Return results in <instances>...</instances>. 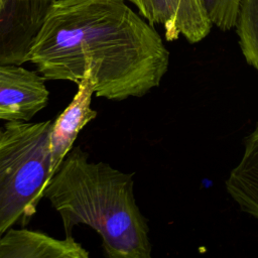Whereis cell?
Returning a JSON list of instances; mask_svg holds the SVG:
<instances>
[{"label":"cell","mask_w":258,"mask_h":258,"mask_svg":"<svg viewBox=\"0 0 258 258\" xmlns=\"http://www.w3.org/2000/svg\"><path fill=\"white\" fill-rule=\"evenodd\" d=\"M73 237L57 240L43 233L9 228L0 236V258H88Z\"/></svg>","instance_id":"ba28073f"},{"label":"cell","mask_w":258,"mask_h":258,"mask_svg":"<svg viewBox=\"0 0 258 258\" xmlns=\"http://www.w3.org/2000/svg\"><path fill=\"white\" fill-rule=\"evenodd\" d=\"M53 0H0V63L20 66L30 50Z\"/></svg>","instance_id":"277c9868"},{"label":"cell","mask_w":258,"mask_h":258,"mask_svg":"<svg viewBox=\"0 0 258 258\" xmlns=\"http://www.w3.org/2000/svg\"><path fill=\"white\" fill-rule=\"evenodd\" d=\"M29 61L45 80L90 77L94 94L121 101L158 87L169 52L125 0H53Z\"/></svg>","instance_id":"6da1fadb"},{"label":"cell","mask_w":258,"mask_h":258,"mask_svg":"<svg viewBox=\"0 0 258 258\" xmlns=\"http://www.w3.org/2000/svg\"><path fill=\"white\" fill-rule=\"evenodd\" d=\"M225 184L240 210L258 220V122L245 138L241 158Z\"/></svg>","instance_id":"9c48e42d"},{"label":"cell","mask_w":258,"mask_h":258,"mask_svg":"<svg viewBox=\"0 0 258 258\" xmlns=\"http://www.w3.org/2000/svg\"><path fill=\"white\" fill-rule=\"evenodd\" d=\"M151 24L162 25L165 38L176 40L180 35L197 43L208 36L212 23L201 0H127Z\"/></svg>","instance_id":"5b68a950"},{"label":"cell","mask_w":258,"mask_h":258,"mask_svg":"<svg viewBox=\"0 0 258 258\" xmlns=\"http://www.w3.org/2000/svg\"><path fill=\"white\" fill-rule=\"evenodd\" d=\"M93 94L92 80L90 77H85L78 83V92L73 101L53 121L50 132L51 177L73 148L79 132L97 117V111L91 108Z\"/></svg>","instance_id":"52a82bcc"},{"label":"cell","mask_w":258,"mask_h":258,"mask_svg":"<svg viewBox=\"0 0 258 258\" xmlns=\"http://www.w3.org/2000/svg\"><path fill=\"white\" fill-rule=\"evenodd\" d=\"M132 173L92 162L81 147L72 148L43 190L71 238L85 224L102 238L110 258H150L149 228L134 197Z\"/></svg>","instance_id":"7a4b0ae2"},{"label":"cell","mask_w":258,"mask_h":258,"mask_svg":"<svg viewBox=\"0 0 258 258\" xmlns=\"http://www.w3.org/2000/svg\"><path fill=\"white\" fill-rule=\"evenodd\" d=\"M241 0H201L207 17L222 30L236 26Z\"/></svg>","instance_id":"8fae6325"},{"label":"cell","mask_w":258,"mask_h":258,"mask_svg":"<svg viewBox=\"0 0 258 258\" xmlns=\"http://www.w3.org/2000/svg\"><path fill=\"white\" fill-rule=\"evenodd\" d=\"M44 78L16 64L0 63V119L29 121L48 103Z\"/></svg>","instance_id":"8992f818"},{"label":"cell","mask_w":258,"mask_h":258,"mask_svg":"<svg viewBox=\"0 0 258 258\" xmlns=\"http://www.w3.org/2000/svg\"><path fill=\"white\" fill-rule=\"evenodd\" d=\"M235 27L247 63L258 73V0H241Z\"/></svg>","instance_id":"30bf717a"},{"label":"cell","mask_w":258,"mask_h":258,"mask_svg":"<svg viewBox=\"0 0 258 258\" xmlns=\"http://www.w3.org/2000/svg\"><path fill=\"white\" fill-rule=\"evenodd\" d=\"M52 124L12 120L0 129V236L26 224L43 197L51 178Z\"/></svg>","instance_id":"3957f363"}]
</instances>
